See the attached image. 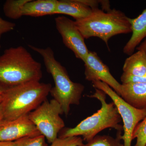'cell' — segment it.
<instances>
[{"label": "cell", "instance_id": "20", "mask_svg": "<svg viewBox=\"0 0 146 146\" xmlns=\"http://www.w3.org/2000/svg\"><path fill=\"white\" fill-rule=\"evenodd\" d=\"M83 140L79 136L58 138L48 146H83Z\"/></svg>", "mask_w": 146, "mask_h": 146}, {"label": "cell", "instance_id": "27", "mask_svg": "<svg viewBox=\"0 0 146 146\" xmlns=\"http://www.w3.org/2000/svg\"><path fill=\"white\" fill-rule=\"evenodd\" d=\"M6 89L7 88L4 87L1 84H0V96L2 95L3 93H4V92Z\"/></svg>", "mask_w": 146, "mask_h": 146}, {"label": "cell", "instance_id": "25", "mask_svg": "<svg viewBox=\"0 0 146 146\" xmlns=\"http://www.w3.org/2000/svg\"><path fill=\"white\" fill-rule=\"evenodd\" d=\"M0 146H16V143L15 141H13V142L0 141Z\"/></svg>", "mask_w": 146, "mask_h": 146}, {"label": "cell", "instance_id": "16", "mask_svg": "<svg viewBox=\"0 0 146 146\" xmlns=\"http://www.w3.org/2000/svg\"><path fill=\"white\" fill-rule=\"evenodd\" d=\"M30 0H7L3 7L5 15L10 19H19L23 16L24 5Z\"/></svg>", "mask_w": 146, "mask_h": 146}, {"label": "cell", "instance_id": "23", "mask_svg": "<svg viewBox=\"0 0 146 146\" xmlns=\"http://www.w3.org/2000/svg\"><path fill=\"white\" fill-rule=\"evenodd\" d=\"M80 1L92 9L99 8L98 6L101 2V1L97 0H80Z\"/></svg>", "mask_w": 146, "mask_h": 146}, {"label": "cell", "instance_id": "11", "mask_svg": "<svg viewBox=\"0 0 146 146\" xmlns=\"http://www.w3.org/2000/svg\"><path fill=\"white\" fill-rule=\"evenodd\" d=\"M120 96L135 108L146 109V82L121 84Z\"/></svg>", "mask_w": 146, "mask_h": 146}, {"label": "cell", "instance_id": "21", "mask_svg": "<svg viewBox=\"0 0 146 146\" xmlns=\"http://www.w3.org/2000/svg\"><path fill=\"white\" fill-rule=\"evenodd\" d=\"M122 84L129 83H146V74L143 76L128 75L123 74L121 76Z\"/></svg>", "mask_w": 146, "mask_h": 146}, {"label": "cell", "instance_id": "22", "mask_svg": "<svg viewBox=\"0 0 146 146\" xmlns=\"http://www.w3.org/2000/svg\"><path fill=\"white\" fill-rule=\"evenodd\" d=\"M16 26V24L3 19L0 16V39L3 34L12 31Z\"/></svg>", "mask_w": 146, "mask_h": 146}, {"label": "cell", "instance_id": "15", "mask_svg": "<svg viewBox=\"0 0 146 146\" xmlns=\"http://www.w3.org/2000/svg\"><path fill=\"white\" fill-rule=\"evenodd\" d=\"M123 74L128 75L141 76L146 74V53L138 50L129 56L125 61Z\"/></svg>", "mask_w": 146, "mask_h": 146}, {"label": "cell", "instance_id": "7", "mask_svg": "<svg viewBox=\"0 0 146 146\" xmlns=\"http://www.w3.org/2000/svg\"><path fill=\"white\" fill-rule=\"evenodd\" d=\"M92 83L95 89L104 91L112 99L123 123V134L121 137L123 146H131L133 131L138 124L146 117V109H137L131 106L104 82L95 81Z\"/></svg>", "mask_w": 146, "mask_h": 146}, {"label": "cell", "instance_id": "18", "mask_svg": "<svg viewBox=\"0 0 146 146\" xmlns=\"http://www.w3.org/2000/svg\"><path fill=\"white\" fill-rule=\"evenodd\" d=\"M132 138L136 139L134 146H146V117L136 127Z\"/></svg>", "mask_w": 146, "mask_h": 146}, {"label": "cell", "instance_id": "12", "mask_svg": "<svg viewBox=\"0 0 146 146\" xmlns=\"http://www.w3.org/2000/svg\"><path fill=\"white\" fill-rule=\"evenodd\" d=\"M132 35L123 49V52L130 56L146 37V8L138 17L130 18Z\"/></svg>", "mask_w": 146, "mask_h": 146}, {"label": "cell", "instance_id": "8", "mask_svg": "<svg viewBox=\"0 0 146 146\" xmlns=\"http://www.w3.org/2000/svg\"><path fill=\"white\" fill-rule=\"evenodd\" d=\"M55 22L64 45L72 51L77 58L84 62L89 51L75 21L65 16H60L55 19Z\"/></svg>", "mask_w": 146, "mask_h": 146}, {"label": "cell", "instance_id": "4", "mask_svg": "<svg viewBox=\"0 0 146 146\" xmlns=\"http://www.w3.org/2000/svg\"><path fill=\"white\" fill-rule=\"evenodd\" d=\"M130 18L115 9L108 11L97 8L92 9L85 18L75 21L84 39L97 37L108 47V41L117 35L132 32Z\"/></svg>", "mask_w": 146, "mask_h": 146}, {"label": "cell", "instance_id": "6", "mask_svg": "<svg viewBox=\"0 0 146 146\" xmlns=\"http://www.w3.org/2000/svg\"><path fill=\"white\" fill-rule=\"evenodd\" d=\"M63 114L60 104L53 99L50 101L45 100L29 113L28 117L48 143L51 144L58 138L59 132L65 127V123L60 116Z\"/></svg>", "mask_w": 146, "mask_h": 146}, {"label": "cell", "instance_id": "13", "mask_svg": "<svg viewBox=\"0 0 146 146\" xmlns=\"http://www.w3.org/2000/svg\"><path fill=\"white\" fill-rule=\"evenodd\" d=\"M91 11L92 9L80 0H61L57 1L55 14L68 15L76 21L87 17Z\"/></svg>", "mask_w": 146, "mask_h": 146}, {"label": "cell", "instance_id": "10", "mask_svg": "<svg viewBox=\"0 0 146 146\" xmlns=\"http://www.w3.org/2000/svg\"><path fill=\"white\" fill-rule=\"evenodd\" d=\"M42 135L28 115L0 124V141L13 142L27 137Z\"/></svg>", "mask_w": 146, "mask_h": 146}, {"label": "cell", "instance_id": "2", "mask_svg": "<svg viewBox=\"0 0 146 146\" xmlns=\"http://www.w3.org/2000/svg\"><path fill=\"white\" fill-rule=\"evenodd\" d=\"M42 77L41 63L22 46L11 47L0 56V84L6 88Z\"/></svg>", "mask_w": 146, "mask_h": 146}, {"label": "cell", "instance_id": "17", "mask_svg": "<svg viewBox=\"0 0 146 146\" xmlns=\"http://www.w3.org/2000/svg\"><path fill=\"white\" fill-rule=\"evenodd\" d=\"M122 131H117L115 138L108 135H97L83 146H123L121 143Z\"/></svg>", "mask_w": 146, "mask_h": 146}, {"label": "cell", "instance_id": "29", "mask_svg": "<svg viewBox=\"0 0 146 146\" xmlns=\"http://www.w3.org/2000/svg\"><path fill=\"white\" fill-rule=\"evenodd\" d=\"M1 48V45H0V48Z\"/></svg>", "mask_w": 146, "mask_h": 146}, {"label": "cell", "instance_id": "28", "mask_svg": "<svg viewBox=\"0 0 146 146\" xmlns=\"http://www.w3.org/2000/svg\"><path fill=\"white\" fill-rule=\"evenodd\" d=\"M2 100V97L1 96H0V103L1 102Z\"/></svg>", "mask_w": 146, "mask_h": 146}, {"label": "cell", "instance_id": "14", "mask_svg": "<svg viewBox=\"0 0 146 146\" xmlns=\"http://www.w3.org/2000/svg\"><path fill=\"white\" fill-rule=\"evenodd\" d=\"M57 0H30L24 5L23 16L39 17L55 14Z\"/></svg>", "mask_w": 146, "mask_h": 146}, {"label": "cell", "instance_id": "1", "mask_svg": "<svg viewBox=\"0 0 146 146\" xmlns=\"http://www.w3.org/2000/svg\"><path fill=\"white\" fill-rule=\"evenodd\" d=\"M52 88L50 84L33 81L7 88L1 96L4 121L28 115L47 100Z\"/></svg>", "mask_w": 146, "mask_h": 146}, {"label": "cell", "instance_id": "24", "mask_svg": "<svg viewBox=\"0 0 146 146\" xmlns=\"http://www.w3.org/2000/svg\"><path fill=\"white\" fill-rule=\"evenodd\" d=\"M136 49L137 50L143 51L146 53V37L144 41L141 42L139 46L136 48Z\"/></svg>", "mask_w": 146, "mask_h": 146}, {"label": "cell", "instance_id": "5", "mask_svg": "<svg viewBox=\"0 0 146 146\" xmlns=\"http://www.w3.org/2000/svg\"><path fill=\"white\" fill-rule=\"evenodd\" d=\"M96 89L94 94L88 97L98 100L101 103L99 110L80 122L73 128L64 127L58 135V138L82 136L83 141H90L102 131L111 128L117 131L123 130L121 116L114 103L106 102V94L100 89Z\"/></svg>", "mask_w": 146, "mask_h": 146}, {"label": "cell", "instance_id": "3", "mask_svg": "<svg viewBox=\"0 0 146 146\" xmlns=\"http://www.w3.org/2000/svg\"><path fill=\"white\" fill-rule=\"evenodd\" d=\"M29 46L43 58L47 71L51 75L54 82V86L51 89L50 94L60 104L63 114L67 116L71 105H78L80 103L84 86L71 80L65 68L56 59L51 48Z\"/></svg>", "mask_w": 146, "mask_h": 146}, {"label": "cell", "instance_id": "19", "mask_svg": "<svg viewBox=\"0 0 146 146\" xmlns=\"http://www.w3.org/2000/svg\"><path fill=\"white\" fill-rule=\"evenodd\" d=\"M15 142L16 146H48L46 138L42 135L25 137Z\"/></svg>", "mask_w": 146, "mask_h": 146}, {"label": "cell", "instance_id": "9", "mask_svg": "<svg viewBox=\"0 0 146 146\" xmlns=\"http://www.w3.org/2000/svg\"><path fill=\"white\" fill-rule=\"evenodd\" d=\"M84 63L86 80L92 82L100 81L104 82L120 96L121 84L112 75L108 67L101 60L96 53L89 51Z\"/></svg>", "mask_w": 146, "mask_h": 146}, {"label": "cell", "instance_id": "26", "mask_svg": "<svg viewBox=\"0 0 146 146\" xmlns=\"http://www.w3.org/2000/svg\"><path fill=\"white\" fill-rule=\"evenodd\" d=\"M4 121L3 114L1 104L0 103V124Z\"/></svg>", "mask_w": 146, "mask_h": 146}]
</instances>
